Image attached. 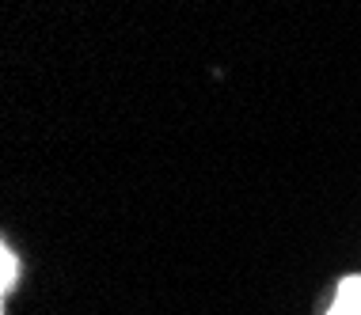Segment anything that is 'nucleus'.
I'll return each instance as SVG.
<instances>
[{
	"label": "nucleus",
	"instance_id": "nucleus-1",
	"mask_svg": "<svg viewBox=\"0 0 361 315\" xmlns=\"http://www.w3.org/2000/svg\"><path fill=\"white\" fill-rule=\"evenodd\" d=\"M324 315H361V273H346V278L335 285Z\"/></svg>",
	"mask_w": 361,
	"mask_h": 315
},
{
	"label": "nucleus",
	"instance_id": "nucleus-2",
	"mask_svg": "<svg viewBox=\"0 0 361 315\" xmlns=\"http://www.w3.org/2000/svg\"><path fill=\"white\" fill-rule=\"evenodd\" d=\"M16 278H19V259L8 243H0V292H4V297H12Z\"/></svg>",
	"mask_w": 361,
	"mask_h": 315
}]
</instances>
